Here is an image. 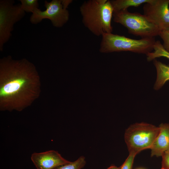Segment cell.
<instances>
[{"instance_id": "1", "label": "cell", "mask_w": 169, "mask_h": 169, "mask_svg": "<svg viewBox=\"0 0 169 169\" xmlns=\"http://www.w3.org/2000/svg\"><path fill=\"white\" fill-rule=\"evenodd\" d=\"M40 83L33 64L11 56L0 59V109L20 111L39 96Z\"/></svg>"}, {"instance_id": "2", "label": "cell", "mask_w": 169, "mask_h": 169, "mask_svg": "<svg viewBox=\"0 0 169 169\" xmlns=\"http://www.w3.org/2000/svg\"><path fill=\"white\" fill-rule=\"evenodd\" d=\"M79 10L83 24L94 35L99 37L112 33L114 9L110 0L85 1L80 7Z\"/></svg>"}, {"instance_id": "3", "label": "cell", "mask_w": 169, "mask_h": 169, "mask_svg": "<svg viewBox=\"0 0 169 169\" xmlns=\"http://www.w3.org/2000/svg\"><path fill=\"white\" fill-rule=\"evenodd\" d=\"M99 51L102 53L129 51L146 55L153 50L155 38L136 39L111 33L102 35Z\"/></svg>"}, {"instance_id": "4", "label": "cell", "mask_w": 169, "mask_h": 169, "mask_svg": "<svg viewBox=\"0 0 169 169\" xmlns=\"http://www.w3.org/2000/svg\"><path fill=\"white\" fill-rule=\"evenodd\" d=\"M160 131L159 126L146 123L131 125L124 136L129 154L136 155L142 150L150 149Z\"/></svg>"}, {"instance_id": "5", "label": "cell", "mask_w": 169, "mask_h": 169, "mask_svg": "<svg viewBox=\"0 0 169 169\" xmlns=\"http://www.w3.org/2000/svg\"><path fill=\"white\" fill-rule=\"evenodd\" d=\"M113 21L126 28L129 33L141 38H152L159 36L160 31L143 14L131 13L127 9L114 11Z\"/></svg>"}, {"instance_id": "6", "label": "cell", "mask_w": 169, "mask_h": 169, "mask_svg": "<svg viewBox=\"0 0 169 169\" xmlns=\"http://www.w3.org/2000/svg\"><path fill=\"white\" fill-rule=\"evenodd\" d=\"M14 0H0V51L12 36L14 24L24 16L21 4H14Z\"/></svg>"}, {"instance_id": "7", "label": "cell", "mask_w": 169, "mask_h": 169, "mask_svg": "<svg viewBox=\"0 0 169 169\" xmlns=\"http://www.w3.org/2000/svg\"><path fill=\"white\" fill-rule=\"evenodd\" d=\"M44 3L46 9L43 11L39 8L36 9L30 17V22L36 24L43 20L48 19L54 27L63 26L69 20V13L67 9L63 7L61 0H52L49 2L45 0Z\"/></svg>"}, {"instance_id": "8", "label": "cell", "mask_w": 169, "mask_h": 169, "mask_svg": "<svg viewBox=\"0 0 169 169\" xmlns=\"http://www.w3.org/2000/svg\"><path fill=\"white\" fill-rule=\"evenodd\" d=\"M169 0H153L144 4L143 15L160 32L169 30Z\"/></svg>"}, {"instance_id": "9", "label": "cell", "mask_w": 169, "mask_h": 169, "mask_svg": "<svg viewBox=\"0 0 169 169\" xmlns=\"http://www.w3.org/2000/svg\"><path fill=\"white\" fill-rule=\"evenodd\" d=\"M31 159L37 169H53L69 163L57 151L51 150L44 152L33 153Z\"/></svg>"}, {"instance_id": "10", "label": "cell", "mask_w": 169, "mask_h": 169, "mask_svg": "<svg viewBox=\"0 0 169 169\" xmlns=\"http://www.w3.org/2000/svg\"><path fill=\"white\" fill-rule=\"evenodd\" d=\"M159 127L160 132L150 149L151 156H161L169 150V123H162Z\"/></svg>"}, {"instance_id": "11", "label": "cell", "mask_w": 169, "mask_h": 169, "mask_svg": "<svg viewBox=\"0 0 169 169\" xmlns=\"http://www.w3.org/2000/svg\"><path fill=\"white\" fill-rule=\"evenodd\" d=\"M153 61L156 72V77L153 89L155 90H158L169 80V65L156 59Z\"/></svg>"}, {"instance_id": "12", "label": "cell", "mask_w": 169, "mask_h": 169, "mask_svg": "<svg viewBox=\"0 0 169 169\" xmlns=\"http://www.w3.org/2000/svg\"><path fill=\"white\" fill-rule=\"evenodd\" d=\"M153 0H112L110 2L114 11L127 9L131 7H138L142 4L151 2Z\"/></svg>"}, {"instance_id": "13", "label": "cell", "mask_w": 169, "mask_h": 169, "mask_svg": "<svg viewBox=\"0 0 169 169\" xmlns=\"http://www.w3.org/2000/svg\"><path fill=\"white\" fill-rule=\"evenodd\" d=\"M146 59L150 62L157 58L164 57L169 59V52L166 50L159 40L156 41L154 45L153 50L146 54Z\"/></svg>"}, {"instance_id": "14", "label": "cell", "mask_w": 169, "mask_h": 169, "mask_svg": "<svg viewBox=\"0 0 169 169\" xmlns=\"http://www.w3.org/2000/svg\"><path fill=\"white\" fill-rule=\"evenodd\" d=\"M86 164L85 158L84 156H81L76 160L70 162L67 164L58 166L53 169H81Z\"/></svg>"}, {"instance_id": "15", "label": "cell", "mask_w": 169, "mask_h": 169, "mask_svg": "<svg viewBox=\"0 0 169 169\" xmlns=\"http://www.w3.org/2000/svg\"><path fill=\"white\" fill-rule=\"evenodd\" d=\"M21 7L23 10L27 13H32L38 8L39 4L38 0H20Z\"/></svg>"}, {"instance_id": "16", "label": "cell", "mask_w": 169, "mask_h": 169, "mask_svg": "<svg viewBox=\"0 0 169 169\" xmlns=\"http://www.w3.org/2000/svg\"><path fill=\"white\" fill-rule=\"evenodd\" d=\"M159 36L163 41V47L169 52V30L161 32Z\"/></svg>"}, {"instance_id": "17", "label": "cell", "mask_w": 169, "mask_h": 169, "mask_svg": "<svg viewBox=\"0 0 169 169\" xmlns=\"http://www.w3.org/2000/svg\"><path fill=\"white\" fill-rule=\"evenodd\" d=\"M136 155L134 154H129L124 162L119 167V169H131Z\"/></svg>"}, {"instance_id": "18", "label": "cell", "mask_w": 169, "mask_h": 169, "mask_svg": "<svg viewBox=\"0 0 169 169\" xmlns=\"http://www.w3.org/2000/svg\"><path fill=\"white\" fill-rule=\"evenodd\" d=\"M161 156L162 161L161 169H169V153L165 152Z\"/></svg>"}, {"instance_id": "19", "label": "cell", "mask_w": 169, "mask_h": 169, "mask_svg": "<svg viewBox=\"0 0 169 169\" xmlns=\"http://www.w3.org/2000/svg\"><path fill=\"white\" fill-rule=\"evenodd\" d=\"M61 1L63 7L66 9H67L69 5L73 1L72 0H61Z\"/></svg>"}, {"instance_id": "20", "label": "cell", "mask_w": 169, "mask_h": 169, "mask_svg": "<svg viewBox=\"0 0 169 169\" xmlns=\"http://www.w3.org/2000/svg\"><path fill=\"white\" fill-rule=\"evenodd\" d=\"M107 169H119V167H118L115 166L113 165L111 166Z\"/></svg>"}, {"instance_id": "21", "label": "cell", "mask_w": 169, "mask_h": 169, "mask_svg": "<svg viewBox=\"0 0 169 169\" xmlns=\"http://www.w3.org/2000/svg\"><path fill=\"white\" fill-rule=\"evenodd\" d=\"M166 152H168V153H169V150H168V151H167Z\"/></svg>"}, {"instance_id": "22", "label": "cell", "mask_w": 169, "mask_h": 169, "mask_svg": "<svg viewBox=\"0 0 169 169\" xmlns=\"http://www.w3.org/2000/svg\"></svg>"}]
</instances>
